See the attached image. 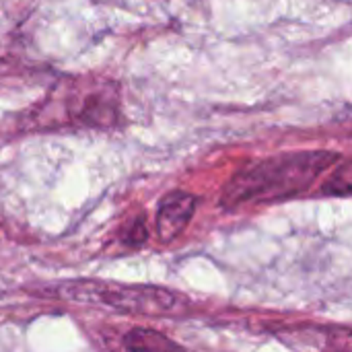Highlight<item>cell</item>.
<instances>
[{
  "instance_id": "6da1fadb",
  "label": "cell",
  "mask_w": 352,
  "mask_h": 352,
  "mask_svg": "<svg viewBox=\"0 0 352 352\" xmlns=\"http://www.w3.org/2000/svg\"><path fill=\"white\" fill-rule=\"evenodd\" d=\"M340 161L332 151L280 153L237 171L225 186L221 206L239 208L268 204L303 194L324 171Z\"/></svg>"
},
{
  "instance_id": "7a4b0ae2",
  "label": "cell",
  "mask_w": 352,
  "mask_h": 352,
  "mask_svg": "<svg viewBox=\"0 0 352 352\" xmlns=\"http://www.w3.org/2000/svg\"><path fill=\"white\" fill-rule=\"evenodd\" d=\"M54 295L78 305H95L146 318H179L190 309V301L179 293L148 285H118L82 278L60 283L54 287Z\"/></svg>"
},
{
  "instance_id": "3957f363",
  "label": "cell",
  "mask_w": 352,
  "mask_h": 352,
  "mask_svg": "<svg viewBox=\"0 0 352 352\" xmlns=\"http://www.w3.org/2000/svg\"><path fill=\"white\" fill-rule=\"evenodd\" d=\"M66 120L87 128H111L120 122V97L113 82L95 76L66 80V97L60 99Z\"/></svg>"
},
{
  "instance_id": "277c9868",
  "label": "cell",
  "mask_w": 352,
  "mask_h": 352,
  "mask_svg": "<svg viewBox=\"0 0 352 352\" xmlns=\"http://www.w3.org/2000/svg\"><path fill=\"white\" fill-rule=\"evenodd\" d=\"M196 212V198L188 192L175 190L167 194L157 210V235L163 243L177 239L190 225Z\"/></svg>"
},
{
  "instance_id": "5b68a950",
  "label": "cell",
  "mask_w": 352,
  "mask_h": 352,
  "mask_svg": "<svg viewBox=\"0 0 352 352\" xmlns=\"http://www.w3.org/2000/svg\"><path fill=\"white\" fill-rule=\"evenodd\" d=\"M124 349H128V351H169V349H177V342L169 340L161 332H155L148 328H134L124 336Z\"/></svg>"
},
{
  "instance_id": "8992f818",
  "label": "cell",
  "mask_w": 352,
  "mask_h": 352,
  "mask_svg": "<svg viewBox=\"0 0 352 352\" xmlns=\"http://www.w3.org/2000/svg\"><path fill=\"white\" fill-rule=\"evenodd\" d=\"M324 196H352V161L338 165L322 186Z\"/></svg>"
},
{
  "instance_id": "52a82bcc",
  "label": "cell",
  "mask_w": 352,
  "mask_h": 352,
  "mask_svg": "<svg viewBox=\"0 0 352 352\" xmlns=\"http://www.w3.org/2000/svg\"><path fill=\"white\" fill-rule=\"evenodd\" d=\"M318 346L334 351H352V326H334L318 330Z\"/></svg>"
},
{
  "instance_id": "ba28073f",
  "label": "cell",
  "mask_w": 352,
  "mask_h": 352,
  "mask_svg": "<svg viewBox=\"0 0 352 352\" xmlns=\"http://www.w3.org/2000/svg\"><path fill=\"white\" fill-rule=\"evenodd\" d=\"M146 239H148V229L144 225V219H136L134 223H130V227L124 231V237H122V241L132 248L142 245Z\"/></svg>"
}]
</instances>
